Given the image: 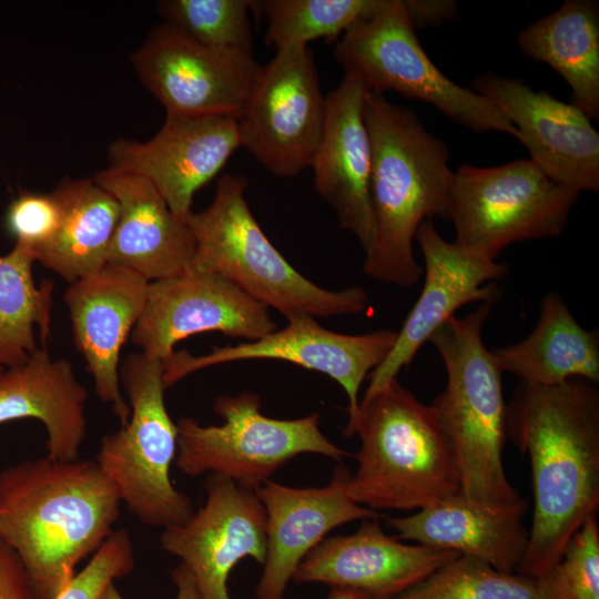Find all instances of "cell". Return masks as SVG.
<instances>
[{"label": "cell", "mask_w": 599, "mask_h": 599, "mask_svg": "<svg viewBox=\"0 0 599 599\" xmlns=\"http://www.w3.org/2000/svg\"><path fill=\"white\" fill-rule=\"evenodd\" d=\"M364 118L372 146L374 238L363 271L377 282L412 286L424 273L414 256L416 231L434 216L449 220L455 172L445 144L413 110L366 90Z\"/></svg>", "instance_id": "obj_3"}, {"label": "cell", "mask_w": 599, "mask_h": 599, "mask_svg": "<svg viewBox=\"0 0 599 599\" xmlns=\"http://www.w3.org/2000/svg\"><path fill=\"white\" fill-rule=\"evenodd\" d=\"M62 217L55 194L21 191L8 205L4 225L16 244L31 251L33 257L57 235Z\"/></svg>", "instance_id": "obj_35"}, {"label": "cell", "mask_w": 599, "mask_h": 599, "mask_svg": "<svg viewBox=\"0 0 599 599\" xmlns=\"http://www.w3.org/2000/svg\"><path fill=\"white\" fill-rule=\"evenodd\" d=\"M363 83L344 74L326 97L323 134L311 167L317 194L333 209L364 253L374 238L370 202L372 146L364 118Z\"/></svg>", "instance_id": "obj_22"}, {"label": "cell", "mask_w": 599, "mask_h": 599, "mask_svg": "<svg viewBox=\"0 0 599 599\" xmlns=\"http://www.w3.org/2000/svg\"><path fill=\"white\" fill-rule=\"evenodd\" d=\"M386 522L398 539L473 556L504 572H516L529 537L522 518L475 506L460 494Z\"/></svg>", "instance_id": "obj_25"}, {"label": "cell", "mask_w": 599, "mask_h": 599, "mask_svg": "<svg viewBox=\"0 0 599 599\" xmlns=\"http://www.w3.org/2000/svg\"><path fill=\"white\" fill-rule=\"evenodd\" d=\"M135 567L133 544L125 529H116L53 599H101L115 579Z\"/></svg>", "instance_id": "obj_34"}, {"label": "cell", "mask_w": 599, "mask_h": 599, "mask_svg": "<svg viewBox=\"0 0 599 599\" xmlns=\"http://www.w3.org/2000/svg\"><path fill=\"white\" fill-rule=\"evenodd\" d=\"M325 599H369V598L352 590L332 588L328 596Z\"/></svg>", "instance_id": "obj_39"}, {"label": "cell", "mask_w": 599, "mask_h": 599, "mask_svg": "<svg viewBox=\"0 0 599 599\" xmlns=\"http://www.w3.org/2000/svg\"><path fill=\"white\" fill-rule=\"evenodd\" d=\"M53 193L62 210L60 229L34 260L73 283L108 264L119 204L93 179L68 177Z\"/></svg>", "instance_id": "obj_28"}, {"label": "cell", "mask_w": 599, "mask_h": 599, "mask_svg": "<svg viewBox=\"0 0 599 599\" xmlns=\"http://www.w3.org/2000/svg\"><path fill=\"white\" fill-rule=\"evenodd\" d=\"M326 100L308 45L275 51L236 121L241 146L272 174L311 167L322 139Z\"/></svg>", "instance_id": "obj_11"}, {"label": "cell", "mask_w": 599, "mask_h": 599, "mask_svg": "<svg viewBox=\"0 0 599 599\" xmlns=\"http://www.w3.org/2000/svg\"><path fill=\"white\" fill-rule=\"evenodd\" d=\"M344 435H357V467L349 497L377 510H420L459 494L450 443L432 405L419 402L398 379L364 396Z\"/></svg>", "instance_id": "obj_5"}, {"label": "cell", "mask_w": 599, "mask_h": 599, "mask_svg": "<svg viewBox=\"0 0 599 599\" xmlns=\"http://www.w3.org/2000/svg\"><path fill=\"white\" fill-rule=\"evenodd\" d=\"M425 267L420 294L408 313L387 357L369 374L364 396L372 395L408 367L420 347L456 312L471 303L496 302L507 265L477 255L456 242L445 240L432 220L417 229Z\"/></svg>", "instance_id": "obj_16"}, {"label": "cell", "mask_w": 599, "mask_h": 599, "mask_svg": "<svg viewBox=\"0 0 599 599\" xmlns=\"http://www.w3.org/2000/svg\"><path fill=\"white\" fill-rule=\"evenodd\" d=\"M405 4L415 28L444 22L456 11V2L448 0H405Z\"/></svg>", "instance_id": "obj_37"}, {"label": "cell", "mask_w": 599, "mask_h": 599, "mask_svg": "<svg viewBox=\"0 0 599 599\" xmlns=\"http://www.w3.org/2000/svg\"><path fill=\"white\" fill-rule=\"evenodd\" d=\"M491 355L501 372L529 385L552 386L571 378L599 382V336L579 324L557 292L542 297L538 322L525 339Z\"/></svg>", "instance_id": "obj_26"}, {"label": "cell", "mask_w": 599, "mask_h": 599, "mask_svg": "<svg viewBox=\"0 0 599 599\" xmlns=\"http://www.w3.org/2000/svg\"><path fill=\"white\" fill-rule=\"evenodd\" d=\"M3 369H4V367H2V366L0 365V375H1V373L3 372Z\"/></svg>", "instance_id": "obj_40"}, {"label": "cell", "mask_w": 599, "mask_h": 599, "mask_svg": "<svg viewBox=\"0 0 599 599\" xmlns=\"http://www.w3.org/2000/svg\"><path fill=\"white\" fill-rule=\"evenodd\" d=\"M385 0H264L267 18L264 42L280 50L308 45L317 39L336 40L357 21L373 14Z\"/></svg>", "instance_id": "obj_30"}, {"label": "cell", "mask_w": 599, "mask_h": 599, "mask_svg": "<svg viewBox=\"0 0 599 599\" xmlns=\"http://www.w3.org/2000/svg\"><path fill=\"white\" fill-rule=\"evenodd\" d=\"M351 471L342 461L322 487L295 488L266 480L256 494L266 512V558L256 599H284L306 555L334 528L378 512L355 502L347 493Z\"/></svg>", "instance_id": "obj_21"}, {"label": "cell", "mask_w": 599, "mask_h": 599, "mask_svg": "<svg viewBox=\"0 0 599 599\" xmlns=\"http://www.w3.org/2000/svg\"><path fill=\"white\" fill-rule=\"evenodd\" d=\"M579 192L550 180L531 160L460 165L449 220L461 247L496 260L512 243L559 236Z\"/></svg>", "instance_id": "obj_10"}, {"label": "cell", "mask_w": 599, "mask_h": 599, "mask_svg": "<svg viewBox=\"0 0 599 599\" xmlns=\"http://www.w3.org/2000/svg\"><path fill=\"white\" fill-rule=\"evenodd\" d=\"M518 45L529 58L555 69L572 91V104L599 118V8L590 0H567L525 28Z\"/></svg>", "instance_id": "obj_27"}, {"label": "cell", "mask_w": 599, "mask_h": 599, "mask_svg": "<svg viewBox=\"0 0 599 599\" xmlns=\"http://www.w3.org/2000/svg\"><path fill=\"white\" fill-rule=\"evenodd\" d=\"M494 302L463 317L448 318L429 338L447 374L433 400L454 451L459 494L475 506L524 518L527 501L509 483L502 463L506 412L501 370L484 343L483 328Z\"/></svg>", "instance_id": "obj_4"}, {"label": "cell", "mask_w": 599, "mask_h": 599, "mask_svg": "<svg viewBox=\"0 0 599 599\" xmlns=\"http://www.w3.org/2000/svg\"><path fill=\"white\" fill-rule=\"evenodd\" d=\"M92 179L119 204L108 264L131 270L149 282L189 270L196 248L193 232L170 210L150 181L110 169Z\"/></svg>", "instance_id": "obj_23"}, {"label": "cell", "mask_w": 599, "mask_h": 599, "mask_svg": "<svg viewBox=\"0 0 599 599\" xmlns=\"http://www.w3.org/2000/svg\"><path fill=\"white\" fill-rule=\"evenodd\" d=\"M34 262L19 244L0 255V365L6 368L24 363L39 348L35 328L43 345L51 333L53 283L35 284Z\"/></svg>", "instance_id": "obj_29"}, {"label": "cell", "mask_w": 599, "mask_h": 599, "mask_svg": "<svg viewBox=\"0 0 599 599\" xmlns=\"http://www.w3.org/2000/svg\"><path fill=\"white\" fill-rule=\"evenodd\" d=\"M250 0H163L159 14L195 41L230 51L252 54Z\"/></svg>", "instance_id": "obj_32"}, {"label": "cell", "mask_w": 599, "mask_h": 599, "mask_svg": "<svg viewBox=\"0 0 599 599\" xmlns=\"http://www.w3.org/2000/svg\"><path fill=\"white\" fill-rule=\"evenodd\" d=\"M247 185L243 175L223 174L212 203L185 219L196 242L189 270L221 275L286 318L363 313L368 305L364 288L325 290L285 260L252 214L245 197Z\"/></svg>", "instance_id": "obj_6"}, {"label": "cell", "mask_w": 599, "mask_h": 599, "mask_svg": "<svg viewBox=\"0 0 599 599\" xmlns=\"http://www.w3.org/2000/svg\"><path fill=\"white\" fill-rule=\"evenodd\" d=\"M506 434L528 455L534 512L516 572L539 577L599 506V390L571 378L552 386L520 382L506 412Z\"/></svg>", "instance_id": "obj_1"}, {"label": "cell", "mask_w": 599, "mask_h": 599, "mask_svg": "<svg viewBox=\"0 0 599 599\" xmlns=\"http://www.w3.org/2000/svg\"><path fill=\"white\" fill-rule=\"evenodd\" d=\"M88 397L69 361L54 359L39 347L24 363L1 373L0 424L35 418L47 430V456L74 460L87 435Z\"/></svg>", "instance_id": "obj_24"}, {"label": "cell", "mask_w": 599, "mask_h": 599, "mask_svg": "<svg viewBox=\"0 0 599 599\" xmlns=\"http://www.w3.org/2000/svg\"><path fill=\"white\" fill-rule=\"evenodd\" d=\"M221 425H201L191 417L177 420V469L190 477L217 474L256 490L281 467L301 454H318L337 461L348 454L319 428V414L276 419L261 413L255 393L215 398Z\"/></svg>", "instance_id": "obj_9"}, {"label": "cell", "mask_w": 599, "mask_h": 599, "mask_svg": "<svg viewBox=\"0 0 599 599\" xmlns=\"http://www.w3.org/2000/svg\"><path fill=\"white\" fill-rule=\"evenodd\" d=\"M130 60L166 114L191 116L237 118L263 71L252 54L202 44L165 22L150 32Z\"/></svg>", "instance_id": "obj_12"}, {"label": "cell", "mask_w": 599, "mask_h": 599, "mask_svg": "<svg viewBox=\"0 0 599 599\" xmlns=\"http://www.w3.org/2000/svg\"><path fill=\"white\" fill-rule=\"evenodd\" d=\"M120 495L95 460L27 459L0 471V539L38 599H53L114 531Z\"/></svg>", "instance_id": "obj_2"}, {"label": "cell", "mask_w": 599, "mask_h": 599, "mask_svg": "<svg viewBox=\"0 0 599 599\" xmlns=\"http://www.w3.org/2000/svg\"><path fill=\"white\" fill-rule=\"evenodd\" d=\"M456 551L407 545L387 535L379 516L346 536L325 538L296 568L297 583H322L369 599H395L458 557Z\"/></svg>", "instance_id": "obj_19"}, {"label": "cell", "mask_w": 599, "mask_h": 599, "mask_svg": "<svg viewBox=\"0 0 599 599\" xmlns=\"http://www.w3.org/2000/svg\"><path fill=\"white\" fill-rule=\"evenodd\" d=\"M130 406L129 422L102 437L95 461L121 501L142 524L166 528L194 514L190 497L171 481L177 427L164 402L162 361L132 354L120 367Z\"/></svg>", "instance_id": "obj_7"}, {"label": "cell", "mask_w": 599, "mask_h": 599, "mask_svg": "<svg viewBox=\"0 0 599 599\" xmlns=\"http://www.w3.org/2000/svg\"><path fill=\"white\" fill-rule=\"evenodd\" d=\"M268 308L221 275L187 270L150 282L143 312L131 336L144 355L160 361L182 339L220 332L255 341L275 331Z\"/></svg>", "instance_id": "obj_14"}, {"label": "cell", "mask_w": 599, "mask_h": 599, "mask_svg": "<svg viewBox=\"0 0 599 599\" xmlns=\"http://www.w3.org/2000/svg\"><path fill=\"white\" fill-rule=\"evenodd\" d=\"M473 87L511 122L529 160L550 180L579 193L599 191V133L579 108L491 72Z\"/></svg>", "instance_id": "obj_18"}, {"label": "cell", "mask_w": 599, "mask_h": 599, "mask_svg": "<svg viewBox=\"0 0 599 599\" xmlns=\"http://www.w3.org/2000/svg\"><path fill=\"white\" fill-rule=\"evenodd\" d=\"M405 0H385L373 14L346 30L334 48L344 73L365 89L398 94L434 105L476 132L519 133L486 98L445 75L428 58L415 32Z\"/></svg>", "instance_id": "obj_8"}, {"label": "cell", "mask_w": 599, "mask_h": 599, "mask_svg": "<svg viewBox=\"0 0 599 599\" xmlns=\"http://www.w3.org/2000/svg\"><path fill=\"white\" fill-rule=\"evenodd\" d=\"M205 504L183 524L163 529L161 548L192 573L201 599H233L227 581L246 557L266 558V512L256 490L210 474Z\"/></svg>", "instance_id": "obj_15"}, {"label": "cell", "mask_w": 599, "mask_h": 599, "mask_svg": "<svg viewBox=\"0 0 599 599\" xmlns=\"http://www.w3.org/2000/svg\"><path fill=\"white\" fill-rule=\"evenodd\" d=\"M536 579L538 599H599V525L591 515L561 558Z\"/></svg>", "instance_id": "obj_33"}, {"label": "cell", "mask_w": 599, "mask_h": 599, "mask_svg": "<svg viewBox=\"0 0 599 599\" xmlns=\"http://www.w3.org/2000/svg\"><path fill=\"white\" fill-rule=\"evenodd\" d=\"M241 148L232 115L166 114L148 142L118 139L108 151L110 170L151 182L181 220L191 214L195 193L213 180Z\"/></svg>", "instance_id": "obj_17"}, {"label": "cell", "mask_w": 599, "mask_h": 599, "mask_svg": "<svg viewBox=\"0 0 599 599\" xmlns=\"http://www.w3.org/2000/svg\"><path fill=\"white\" fill-rule=\"evenodd\" d=\"M171 578L176 586L175 599H201L195 580L190 570L180 564L170 571ZM101 599H124L114 582H111L103 592Z\"/></svg>", "instance_id": "obj_38"}, {"label": "cell", "mask_w": 599, "mask_h": 599, "mask_svg": "<svg viewBox=\"0 0 599 599\" xmlns=\"http://www.w3.org/2000/svg\"><path fill=\"white\" fill-rule=\"evenodd\" d=\"M150 282L112 264L81 277L64 292L73 343L85 361L97 396L124 426L130 406L120 388V354L139 321Z\"/></svg>", "instance_id": "obj_20"}, {"label": "cell", "mask_w": 599, "mask_h": 599, "mask_svg": "<svg viewBox=\"0 0 599 599\" xmlns=\"http://www.w3.org/2000/svg\"><path fill=\"white\" fill-rule=\"evenodd\" d=\"M282 329L234 346L214 347L209 354L193 356L186 351L173 352L162 361L163 383L169 388L187 375L219 364L275 359L323 373L337 382L348 398V419L359 406V389L367 376L387 357L397 332L378 329L349 335L321 326L315 317L298 315L286 318Z\"/></svg>", "instance_id": "obj_13"}, {"label": "cell", "mask_w": 599, "mask_h": 599, "mask_svg": "<svg viewBox=\"0 0 599 599\" xmlns=\"http://www.w3.org/2000/svg\"><path fill=\"white\" fill-rule=\"evenodd\" d=\"M0 599H38L18 554L0 539Z\"/></svg>", "instance_id": "obj_36"}, {"label": "cell", "mask_w": 599, "mask_h": 599, "mask_svg": "<svg viewBox=\"0 0 599 599\" xmlns=\"http://www.w3.org/2000/svg\"><path fill=\"white\" fill-rule=\"evenodd\" d=\"M395 599H538L536 579L459 555Z\"/></svg>", "instance_id": "obj_31"}]
</instances>
